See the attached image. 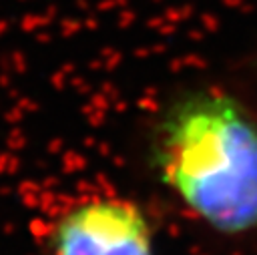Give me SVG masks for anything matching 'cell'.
I'll return each instance as SVG.
<instances>
[{
    "mask_svg": "<svg viewBox=\"0 0 257 255\" xmlns=\"http://www.w3.org/2000/svg\"><path fill=\"white\" fill-rule=\"evenodd\" d=\"M153 165L179 203L221 235L257 229V114L219 86L179 92L151 135Z\"/></svg>",
    "mask_w": 257,
    "mask_h": 255,
    "instance_id": "6da1fadb",
    "label": "cell"
},
{
    "mask_svg": "<svg viewBox=\"0 0 257 255\" xmlns=\"http://www.w3.org/2000/svg\"><path fill=\"white\" fill-rule=\"evenodd\" d=\"M52 255H157L145 211L126 197L104 195L64 209L50 233Z\"/></svg>",
    "mask_w": 257,
    "mask_h": 255,
    "instance_id": "7a4b0ae2",
    "label": "cell"
}]
</instances>
